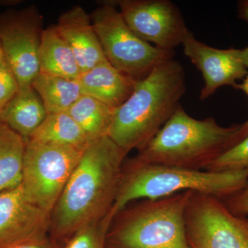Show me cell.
Listing matches in <instances>:
<instances>
[{"instance_id": "cell-25", "label": "cell", "mask_w": 248, "mask_h": 248, "mask_svg": "<svg viewBox=\"0 0 248 248\" xmlns=\"http://www.w3.org/2000/svg\"><path fill=\"white\" fill-rule=\"evenodd\" d=\"M1 248H59L56 242L47 235L37 236L32 239L20 241Z\"/></svg>"}, {"instance_id": "cell-28", "label": "cell", "mask_w": 248, "mask_h": 248, "mask_svg": "<svg viewBox=\"0 0 248 248\" xmlns=\"http://www.w3.org/2000/svg\"><path fill=\"white\" fill-rule=\"evenodd\" d=\"M240 53L245 66L248 68V46L245 48L240 49Z\"/></svg>"}, {"instance_id": "cell-27", "label": "cell", "mask_w": 248, "mask_h": 248, "mask_svg": "<svg viewBox=\"0 0 248 248\" xmlns=\"http://www.w3.org/2000/svg\"><path fill=\"white\" fill-rule=\"evenodd\" d=\"M237 10L240 19L248 22V0L239 1Z\"/></svg>"}, {"instance_id": "cell-13", "label": "cell", "mask_w": 248, "mask_h": 248, "mask_svg": "<svg viewBox=\"0 0 248 248\" xmlns=\"http://www.w3.org/2000/svg\"><path fill=\"white\" fill-rule=\"evenodd\" d=\"M57 27L71 47L81 73L108 61L93 27L91 15L80 6L62 13Z\"/></svg>"}, {"instance_id": "cell-26", "label": "cell", "mask_w": 248, "mask_h": 248, "mask_svg": "<svg viewBox=\"0 0 248 248\" xmlns=\"http://www.w3.org/2000/svg\"><path fill=\"white\" fill-rule=\"evenodd\" d=\"M235 89L240 90L243 91L248 96V73L246 76L245 77L241 83H238L234 87ZM248 135V120L242 124L241 130V138H240V141L244 140L246 137ZM239 141V142H240Z\"/></svg>"}, {"instance_id": "cell-7", "label": "cell", "mask_w": 248, "mask_h": 248, "mask_svg": "<svg viewBox=\"0 0 248 248\" xmlns=\"http://www.w3.org/2000/svg\"><path fill=\"white\" fill-rule=\"evenodd\" d=\"M83 151L26 140L22 186L28 200L51 215Z\"/></svg>"}, {"instance_id": "cell-9", "label": "cell", "mask_w": 248, "mask_h": 248, "mask_svg": "<svg viewBox=\"0 0 248 248\" xmlns=\"http://www.w3.org/2000/svg\"><path fill=\"white\" fill-rule=\"evenodd\" d=\"M43 31V17L35 5L0 15V45L19 88L32 86L40 74Z\"/></svg>"}, {"instance_id": "cell-18", "label": "cell", "mask_w": 248, "mask_h": 248, "mask_svg": "<svg viewBox=\"0 0 248 248\" xmlns=\"http://www.w3.org/2000/svg\"><path fill=\"white\" fill-rule=\"evenodd\" d=\"M32 86L42 99L48 115L68 112L83 95L78 79L44 73H40Z\"/></svg>"}, {"instance_id": "cell-15", "label": "cell", "mask_w": 248, "mask_h": 248, "mask_svg": "<svg viewBox=\"0 0 248 248\" xmlns=\"http://www.w3.org/2000/svg\"><path fill=\"white\" fill-rule=\"evenodd\" d=\"M48 115L44 103L32 86L19 88L0 111V122L29 140Z\"/></svg>"}, {"instance_id": "cell-2", "label": "cell", "mask_w": 248, "mask_h": 248, "mask_svg": "<svg viewBox=\"0 0 248 248\" xmlns=\"http://www.w3.org/2000/svg\"><path fill=\"white\" fill-rule=\"evenodd\" d=\"M185 75L174 58L160 62L116 109L108 137L125 154L143 149L175 112L186 92Z\"/></svg>"}, {"instance_id": "cell-29", "label": "cell", "mask_w": 248, "mask_h": 248, "mask_svg": "<svg viewBox=\"0 0 248 248\" xmlns=\"http://www.w3.org/2000/svg\"><path fill=\"white\" fill-rule=\"evenodd\" d=\"M5 62H6V60H5L4 53H3L2 48L0 45V66L4 64Z\"/></svg>"}, {"instance_id": "cell-4", "label": "cell", "mask_w": 248, "mask_h": 248, "mask_svg": "<svg viewBox=\"0 0 248 248\" xmlns=\"http://www.w3.org/2000/svg\"><path fill=\"white\" fill-rule=\"evenodd\" d=\"M248 184V171L211 172L160 164H124L118 192L108 215L110 222L134 201L158 199L186 191L226 199Z\"/></svg>"}, {"instance_id": "cell-24", "label": "cell", "mask_w": 248, "mask_h": 248, "mask_svg": "<svg viewBox=\"0 0 248 248\" xmlns=\"http://www.w3.org/2000/svg\"><path fill=\"white\" fill-rule=\"evenodd\" d=\"M232 213L239 217L248 215V184L234 195L221 200Z\"/></svg>"}, {"instance_id": "cell-19", "label": "cell", "mask_w": 248, "mask_h": 248, "mask_svg": "<svg viewBox=\"0 0 248 248\" xmlns=\"http://www.w3.org/2000/svg\"><path fill=\"white\" fill-rule=\"evenodd\" d=\"M29 140L84 150L90 141L68 112L48 114Z\"/></svg>"}, {"instance_id": "cell-20", "label": "cell", "mask_w": 248, "mask_h": 248, "mask_svg": "<svg viewBox=\"0 0 248 248\" xmlns=\"http://www.w3.org/2000/svg\"><path fill=\"white\" fill-rule=\"evenodd\" d=\"M115 110L95 98L83 94L67 112L91 141L108 136Z\"/></svg>"}, {"instance_id": "cell-22", "label": "cell", "mask_w": 248, "mask_h": 248, "mask_svg": "<svg viewBox=\"0 0 248 248\" xmlns=\"http://www.w3.org/2000/svg\"><path fill=\"white\" fill-rule=\"evenodd\" d=\"M205 170L211 172L248 171V135L214 161Z\"/></svg>"}, {"instance_id": "cell-21", "label": "cell", "mask_w": 248, "mask_h": 248, "mask_svg": "<svg viewBox=\"0 0 248 248\" xmlns=\"http://www.w3.org/2000/svg\"><path fill=\"white\" fill-rule=\"evenodd\" d=\"M109 227L107 218L85 226L71 235L62 248H106Z\"/></svg>"}, {"instance_id": "cell-8", "label": "cell", "mask_w": 248, "mask_h": 248, "mask_svg": "<svg viewBox=\"0 0 248 248\" xmlns=\"http://www.w3.org/2000/svg\"><path fill=\"white\" fill-rule=\"evenodd\" d=\"M186 231L190 248H248V218L232 213L214 196L192 192Z\"/></svg>"}, {"instance_id": "cell-16", "label": "cell", "mask_w": 248, "mask_h": 248, "mask_svg": "<svg viewBox=\"0 0 248 248\" xmlns=\"http://www.w3.org/2000/svg\"><path fill=\"white\" fill-rule=\"evenodd\" d=\"M40 73L78 79L81 71L73 50L57 25L44 29L39 51Z\"/></svg>"}, {"instance_id": "cell-14", "label": "cell", "mask_w": 248, "mask_h": 248, "mask_svg": "<svg viewBox=\"0 0 248 248\" xmlns=\"http://www.w3.org/2000/svg\"><path fill=\"white\" fill-rule=\"evenodd\" d=\"M78 81L83 94L95 98L116 110L133 94L138 80L106 61L81 73Z\"/></svg>"}, {"instance_id": "cell-17", "label": "cell", "mask_w": 248, "mask_h": 248, "mask_svg": "<svg viewBox=\"0 0 248 248\" xmlns=\"http://www.w3.org/2000/svg\"><path fill=\"white\" fill-rule=\"evenodd\" d=\"M26 140L0 122V192L22 184Z\"/></svg>"}, {"instance_id": "cell-11", "label": "cell", "mask_w": 248, "mask_h": 248, "mask_svg": "<svg viewBox=\"0 0 248 248\" xmlns=\"http://www.w3.org/2000/svg\"><path fill=\"white\" fill-rule=\"evenodd\" d=\"M182 45L186 56L203 76L201 100L208 99L223 86L234 88L237 81L244 79L248 73L240 49L214 48L197 40L191 31Z\"/></svg>"}, {"instance_id": "cell-5", "label": "cell", "mask_w": 248, "mask_h": 248, "mask_svg": "<svg viewBox=\"0 0 248 248\" xmlns=\"http://www.w3.org/2000/svg\"><path fill=\"white\" fill-rule=\"evenodd\" d=\"M192 192L142 200L125 207L111 221L107 241L111 248H190L186 213Z\"/></svg>"}, {"instance_id": "cell-3", "label": "cell", "mask_w": 248, "mask_h": 248, "mask_svg": "<svg viewBox=\"0 0 248 248\" xmlns=\"http://www.w3.org/2000/svg\"><path fill=\"white\" fill-rule=\"evenodd\" d=\"M242 124L224 127L213 117L197 120L179 106L172 117L130 161L205 170L240 141Z\"/></svg>"}, {"instance_id": "cell-10", "label": "cell", "mask_w": 248, "mask_h": 248, "mask_svg": "<svg viewBox=\"0 0 248 248\" xmlns=\"http://www.w3.org/2000/svg\"><path fill=\"white\" fill-rule=\"evenodd\" d=\"M124 20L142 40L174 51L190 31L180 10L169 0H115Z\"/></svg>"}, {"instance_id": "cell-12", "label": "cell", "mask_w": 248, "mask_h": 248, "mask_svg": "<svg viewBox=\"0 0 248 248\" xmlns=\"http://www.w3.org/2000/svg\"><path fill=\"white\" fill-rule=\"evenodd\" d=\"M50 216L28 200L22 184L0 192V248L47 235Z\"/></svg>"}, {"instance_id": "cell-6", "label": "cell", "mask_w": 248, "mask_h": 248, "mask_svg": "<svg viewBox=\"0 0 248 248\" xmlns=\"http://www.w3.org/2000/svg\"><path fill=\"white\" fill-rule=\"evenodd\" d=\"M90 15L108 62L133 79H143L160 62L174 58V51L157 48L137 35L113 1H104Z\"/></svg>"}, {"instance_id": "cell-1", "label": "cell", "mask_w": 248, "mask_h": 248, "mask_svg": "<svg viewBox=\"0 0 248 248\" xmlns=\"http://www.w3.org/2000/svg\"><path fill=\"white\" fill-rule=\"evenodd\" d=\"M126 155L108 136L90 142L52 212L50 230L54 241H66L81 228L108 215Z\"/></svg>"}, {"instance_id": "cell-23", "label": "cell", "mask_w": 248, "mask_h": 248, "mask_svg": "<svg viewBox=\"0 0 248 248\" xmlns=\"http://www.w3.org/2000/svg\"><path fill=\"white\" fill-rule=\"evenodd\" d=\"M19 89L16 76L6 62L0 66V111Z\"/></svg>"}]
</instances>
